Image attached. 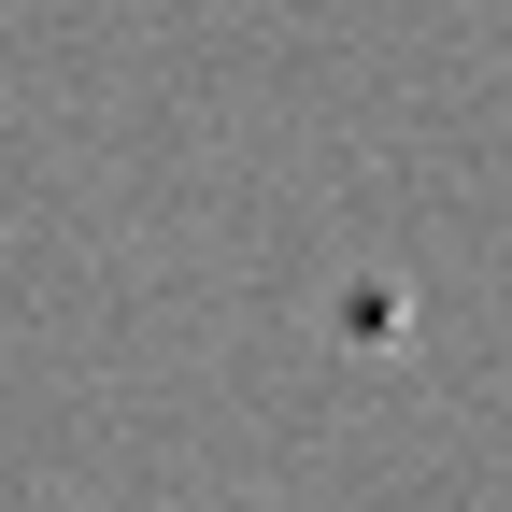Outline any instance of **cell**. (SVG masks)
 Instances as JSON below:
<instances>
[]
</instances>
